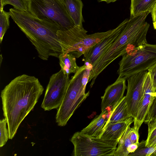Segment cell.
Segmentation results:
<instances>
[{"label": "cell", "mask_w": 156, "mask_h": 156, "mask_svg": "<svg viewBox=\"0 0 156 156\" xmlns=\"http://www.w3.org/2000/svg\"><path fill=\"white\" fill-rule=\"evenodd\" d=\"M44 90L38 78L25 74L15 77L2 90V109L7 121L9 139L15 136L20 123L34 108Z\"/></svg>", "instance_id": "obj_1"}, {"label": "cell", "mask_w": 156, "mask_h": 156, "mask_svg": "<svg viewBox=\"0 0 156 156\" xmlns=\"http://www.w3.org/2000/svg\"><path fill=\"white\" fill-rule=\"evenodd\" d=\"M147 12L130 17L116 39L93 66L89 82L93 86L99 74L111 63L143 44L147 43L146 36L150 24L146 21Z\"/></svg>", "instance_id": "obj_2"}, {"label": "cell", "mask_w": 156, "mask_h": 156, "mask_svg": "<svg viewBox=\"0 0 156 156\" xmlns=\"http://www.w3.org/2000/svg\"><path fill=\"white\" fill-rule=\"evenodd\" d=\"M11 17L36 50L39 58L47 60L49 57L58 58L62 53L57 35L58 26L40 20L28 12L10 9Z\"/></svg>", "instance_id": "obj_3"}, {"label": "cell", "mask_w": 156, "mask_h": 156, "mask_svg": "<svg viewBox=\"0 0 156 156\" xmlns=\"http://www.w3.org/2000/svg\"><path fill=\"white\" fill-rule=\"evenodd\" d=\"M116 28L105 32L88 34L83 27L75 26L65 30H58L57 36L62 55L73 53L78 58L84 55L93 46L114 32Z\"/></svg>", "instance_id": "obj_4"}, {"label": "cell", "mask_w": 156, "mask_h": 156, "mask_svg": "<svg viewBox=\"0 0 156 156\" xmlns=\"http://www.w3.org/2000/svg\"><path fill=\"white\" fill-rule=\"evenodd\" d=\"M87 65L80 67L78 71L70 79L62 102L57 109L56 122L58 126H65L75 111L89 95L90 92L85 93L82 82L84 70Z\"/></svg>", "instance_id": "obj_5"}, {"label": "cell", "mask_w": 156, "mask_h": 156, "mask_svg": "<svg viewBox=\"0 0 156 156\" xmlns=\"http://www.w3.org/2000/svg\"><path fill=\"white\" fill-rule=\"evenodd\" d=\"M28 12L37 18L70 29L75 24L62 0H28Z\"/></svg>", "instance_id": "obj_6"}, {"label": "cell", "mask_w": 156, "mask_h": 156, "mask_svg": "<svg viewBox=\"0 0 156 156\" xmlns=\"http://www.w3.org/2000/svg\"><path fill=\"white\" fill-rule=\"evenodd\" d=\"M156 63V44L145 43L122 56L117 71L127 79L140 72L147 71Z\"/></svg>", "instance_id": "obj_7"}, {"label": "cell", "mask_w": 156, "mask_h": 156, "mask_svg": "<svg viewBox=\"0 0 156 156\" xmlns=\"http://www.w3.org/2000/svg\"><path fill=\"white\" fill-rule=\"evenodd\" d=\"M70 141L74 146L75 156H114L119 143L91 137L80 132L75 133Z\"/></svg>", "instance_id": "obj_8"}, {"label": "cell", "mask_w": 156, "mask_h": 156, "mask_svg": "<svg viewBox=\"0 0 156 156\" xmlns=\"http://www.w3.org/2000/svg\"><path fill=\"white\" fill-rule=\"evenodd\" d=\"M70 80L69 75L62 69L50 77L45 91L41 107L44 111L58 109L66 94Z\"/></svg>", "instance_id": "obj_9"}, {"label": "cell", "mask_w": 156, "mask_h": 156, "mask_svg": "<svg viewBox=\"0 0 156 156\" xmlns=\"http://www.w3.org/2000/svg\"><path fill=\"white\" fill-rule=\"evenodd\" d=\"M148 71L140 72L127 79L126 96L128 113L134 118L143 95V85Z\"/></svg>", "instance_id": "obj_10"}, {"label": "cell", "mask_w": 156, "mask_h": 156, "mask_svg": "<svg viewBox=\"0 0 156 156\" xmlns=\"http://www.w3.org/2000/svg\"><path fill=\"white\" fill-rule=\"evenodd\" d=\"M126 80L124 77L119 76L113 83L107 87L101 97V112L106 110L111 111L123 98L127 87Z\"/></svg>", "instance_id": "obj_11"}, {"label": "cell", "mask_w": 156, "mask_h": 156, "mask_svg": "<svg viewBox=\"0 0 156 156\" xmlns=\"http://www.w3.org/2000/svg\"><path fill=\"white\" fill-rule=\"evenodd\" d=\"M128 20L126 19L116 28L115 31L92 47L84 55V64L92 66L116 39Z\"/></svg>", "instance_id": "obj_12"}, {"label": "cell", "mask_w": 156, "mask_h": 156, "mask_svg": "<svg viewBox=\"0 0 156 156\" xmlns=\"http://www.w3.org/2000/svg\"><path fill=\"white\" fill-rule=\"evenodd\" d=\"M156 91L153 87L150 73L148 72L144 83L143 97L136 115L134 118L133 127L138 131L144 122L154 98V93Z\"/></svg>", "instance_id": "obj_13"}, {"label": "cell", "mask_w": 156, "mask_h": 156, "mask_svg": "<svg viewBox=\"0 0 156 156\" xmlns=\"http://www.w3.org/2000/svg\"><path fill=\"white\" fill-rule=\"evenodd\" d=\"M133 121V118L131 117L121 122L108 123L100 138L119 142L127 128Z\"/></svg>", "instance_id": "obj_14"}, {"label": "cell", "mask_w": 156, "mask_h": 156, "mask_svg": "<svg viewBox=\"0 0 156 156\" xmlns=\"http://www.w3.org/2000/svg\"><path fill=\"white\" fill-rule=\"evenodd\" d=\"M111 111L106 110L101 112L80 132L91 137L100 138L106 128V123Z\"/></svg>", "instance_id": "obj_15"}, {"label": "cell", "mask_w": 156, "mask_h": 156, "mask_svg": "<svg viewBox=\"0 0 156 156\" xmlns=\"http://www.w3.org/2000/svg\"><path fill=\"white\" fill-rule=\"evenodd\" d=\"M75 26L83 27V4L81 0H62Z\"/></svg>", "instance_id": "obj_16"}, {"label": "cell", "mask_w": 156, "mask_h": 156, "mask_svg": "<svg viewBox=\"0 0 156 156\" xmlns=\"http://www.w3.org/2000/svg\"><path fill=\"white\" fill-rule=\"evenodd\" d=\"M130 117H131L128 113L126 96H124L110 112L106 127L108 123L121 122Z\"/></svg>", "instance_id": "obj_17"}, {"label": "cell", "mask_w": 156, "mask_h": 156, "mask_svg": "<svg viewBox=\"0 0 156 156\" xmlns=\"http://www.w3.org/2000/svg\"><path fill=\"white\" fill-rule=\"evenodd\" d=\"M156 2V0H131L130 17L151 12Z\"/></svg>", "instance_id": "obj_18"}, {"label": "cell", "mask_w": 156, "mask_h": 156, "mask_svg": "<svg viewBox=\"0 0 156 156\" xmlns=\"http://www.w3.org/2000/svg\"><path fill=\"white\" fill-rule=\"evenodd\" d=\"M58 58L61 69L65 74L69 75L75 73L80 68L76 64L75 56L72 53H68L64 56L61 53Z\"/></svg>", "instance_id": "obj_19"}, {"label": "cell", "mask_w": 156, "mask_h": 156, "mask_svg": "<svg viewBox=\"0 0 156 156\" xmlns=\"http://www.w3.org/2000/svg\"><path fill=\"white\" fill-rule=\"evenodd\" d=\"M148 134L144 148L145 156H150L151 151L156 148V117L148 122Z\"/></svg>", "instance_id": "obj_20"}, {"label": "cell", "mask_w": 156, "mask_h": 156, "mask_svg": "<svg viewBox=\"0 0 156 156\" xmlns=\"http://www.w3.org/2000/svg\"><path fill=\"white\" fill-rule=\"evenodd\" d=\"M130 127L129 126L127 128L120 140L114 156H127L129 154L128 149L129 146L132 144L129 136Z\"/></svg>", "instance_id": "obj_21"}, {"label": "cell", "mask_w": 156, "mask_h": 156, "mask_svg": "<svg viewBox=\"0 0 156 156\" xmlns=\"http://www.w3.org/2000/svg\"><path fill=\"white\" fill-rule=\"evenodd\" d=\"M9 4L17 10L28 12V0H2L0 1V11L3 10L4 6Z\"/></svg>", "instance_id": "obj_22"}, {"label": "cell", "mask_w": 156, "mask_h": 156, "mask_svg": "<svg viewBox=\"0 0 156 156\" xmlns=\"http://www.w3.org/2000/svg\"><path fill=\"white\" fill-rule=\"evenodd\" d=\"M11 17L9 12L3 10L0 11V43L2 41L3 37L10 26L9 18Z\"/></svg>", "instance_id": "obj_23"}, {"label": "cell", "mask_w": 156, "mask_h": 156, "mask_svg": "<svg viewBox=\"0 0 156 156\" xmlns=\"http://www.w3.org/2000/svg\"><path fill=\"white\" fill-rule=\"evenodd\" d=\"M7 121L5 118L0 121V147L4 146L9 138V133L8 128L7 129L6 125Z\"/></svg>", "instance_id": "obj_24"}, {"label": "cell", "mask_w": 156, "mask_h": 156, "mask_svg": "<svg viewBox=\"0 0 156 156\" xmlns=\"http://www.w3.org/2000/svg\"><path fill=\"white\" fill-rule=\"evenodd\" d=\"M154 98L144 122L146 124L151 119L156 117V91L154 93Z\"/></svg>", "instance_id": "obj_25"}, {"label": "cell", "mask_w": 156, "mask_h": 156, "mask_svg": "<svg viewBox=\"0 0 156 156\" xmlns=\"http://www.w3.org/2000/svg\"><path fill=\"white\" fill-rule=\"evenodd\" d=\"M130 140L133 144H138L139 143V131L135 130L133 127H130L129 131Z\"/></svg>", "instance_id": "obj_26"}, {"label": "cell", "mask_w": 156, "mask_h": 156, "mask_svg": "<svg viewBox=\"0 0 156 156\" xmlns=\"http://www.w3.org/2000/svg\"><path fill=\"white\" fill-rule=\"evenodd\" d=\"M148 71L150 73L154 89L156 91V63L150 68Z\"/></svg>", "instance_id": "obj_27"}, {"label": "cell", "mask_w": 156, "mask_h": 156, "mask_svg": "<svg viewBox=\"0 0 156 156\" xmlns=\"http://www.w3.org/2000/svg\"><path fill=\"white\" fill-rule=\"evenodd\" d=\"M151 13L153 22H156V2L151 12Z\"/></svg>", "instance_id": "obj_28"}, {"label": "cell", "mask_w": 156, "mask_h": 156, "mask_svg": "<svg viewBox=\"0 0 156 156\" xmlns=\"http://www.w3.org/2000/svg\"><path fill=\"white\" fill-rule=\"evenodd\" d=\"M118 0H98L99 2H104L108 4L111 2H114Z\"/></svg>", "instance_id": "obj_29"}, {"label": "cell", "mask_w": 156, "mask_h": 156, "mask_svg": "<svg viewBox=\"0 0 156 156\" xmlns=\"http://www.w3.org/2000/svg\"><path fill=\"white\" fill-rule=\"evenodd\" d=\"M156 156V148L153 149L151 152L150 156Z\"/></svg>", "instance_id": "obj_30"}, {"label": "cell", "mask_w": 156, "mask_h": 156, "mask_svg": "<svg viewBox=\"0 0 156 156\" xmlns=\"http://www.w3.org/2000/svg\"><path fill=\"white\" fill-rule=\"evenodd\" d=\"M153 25L154 28L156 30V22H153Z\"/></svg>", "instance_id": "obj_31"}]
</instances>
